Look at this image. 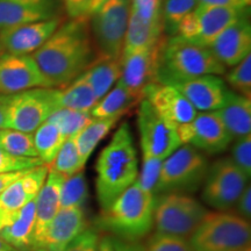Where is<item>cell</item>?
I'll return each instance as SVG.
<instances>
[{"label":"cell","instance_id":"49","mask_svg":"<svg viewBox=\"0 0 251 251\" xmlns=\"http://www.w3.org/2000/svg\"><path fill=\"white\" fill-rule=\"evenodd\" d=\"M99 251H115L111 236H103L100 238Z\"/></svg>","mask_w":251,"mask_h":251},{"label":"cell","instance_id":"11","mask_svg":"<svg viewBox=\"0 0 251 251\" xmlns=\"http://www.w3.org/2000/svg\"><path fill=\"white\" fill-rule=\"evenodd\" d=\"M247 13H249V9L199 4L184 19L176 35L187 42L208 48V46L229 25Z\"/></svg>","mask_w":251,"mask_h":251},{"label":"cell","instance_id":"28","mask_svg":"<svg viewBox=\"0 0 251 251\" xmlns=\"http://www.w3.org/2000/svg\"><path fill=\"white\" fill-rule=\"evenodd\" d=\"M136 103H140L135 97L119 79L117 85L113 86L91 109L90 114L94 119H105L113 117H124Z\"/></svg>","mask_w":251,"mask_h":251},{"label":"cell","instance_id":"50","mask_svg":"<svg viewBox=\"0 0 251 251\" xmlns=\"http://www.w3.org/2000/svg\"><path fill=\"white\" fill-rule=\"evenodd\" d=\"M6 128V106L4 96H0V129Z\"/></svg>","mask_w":251,"mask_h":251},{"label":"cell","instance_id":"30","mask_svg":"<svg viewBox=\"0 0 251 251\" xmlns=\"http://www.w3.org/2000/svg\"><path fill=\"white\" fill-rule=\"evenodd\" d=\"M121 117H113L105 119H91L85 127L75 136L78 153L81 164L85 166L97 146L107 136V134L117 126Z\"/></svg>","mask_w":251,"mask_h":251},{"label":"cell","instance_id":"29","mask_svg":"<svg viewBox=\"0 0 251 251\" xmlns=\"http://www.w3.org/2000/svg\"><path fill=\"white\" fill-rule=\"evenodd\" d=\"M81 76L85 78L96 97L100 100L121 76V57L118 59L97 58Z\"/></svg>","mask_w":251,"mask_h":251},{"label":"cell","instance_id":"13","mask_svg":"<svg viewBox=\"0 0 251 251\" xmlns=\"http://www.w3.org/2000/svg\"><path fill=\"white\" fill-rule=\"evenodd\" d=\"M166 37L148 48L121 55V76L119 79L139 101L144 99L147 87L157 83L159 59Z\"/></svg>","mask_w":251,"mask_h":251},{"label":"cell","instance_id":"26","mask_svg":"<svg viewBox=\"0 0 251 251\" xmlns=\"http://www.w3.org/2000/svg\"><path fill=\"white\" fill-rule=\"evenodd\" d=\"M56 108H70L91 112L99 101L85 78L80 76L64 87H52Z\"/></svg>","mask_w":251,"mask_h":251},{"label":"cell","instance_id":"31","mask_svg":"<svg viewBox=\"0 0 251 251\" xmlns=\"http://www.w3.org/2000/svg\"><path fill=\"white\" fill-rule=\"evenodd\" d=\"M34 146H35L37 157L47 166L51 164L56 155L64 143L65 137L61 130L51 122L47 120L33 133Z\"/></svg>","mask_w":251,"mask_h":251},{"label":"cell","instance_id":"48","mask_svg":"<svg viewBox=\"0 0 251 251\" xmlns=\"http://www.w3.org/2000/svg\"><path fill=\"white\" fill-rule=\"evenodd\" d=\"M29 170H31V169H28V170H21V171L2 172V174H0V193H1L4 190H6V188H7L12 183H14L15 180L19 179V178L23 177L24 175H26Z\"/></svg>","mask_w":251,"mask_h":251},{"label":"cell","instance_id":"9","mask_svg":"<svg viewBox=\"0 0 251 251\" xmlns=\"http://www.w3.org/2000/svg\"><path fill=\"white\" fill-rule=\"evenodd\" d=\"M6 128L34 133L56 109L52 87H37L4 96Z\"/></svg>","mask_w":251,"mask_h":251},{"label":"cell","instance_id":"34","mask_svg":"<svg viewBox=\"0 0 251 251\" xmlns=\"http://www.w3.org/2000/svg\"><path fill=\"white\" fill-rule=\"evenodd\" d=\"M87 197H89L87 181L84 171L80 170L77 174L65 178L59 196V208L84 207Z\"/></svg>","mask_w":251,"mask_h":251},{"label":"cell","instance_id":"5","mask_svg":"<svg viewBox=\"0 0 251 251\" xmlns=\"http://www.w3.org/2000/svg\"><path fill=\"white\" fill-rule=\"evenodd\" d=\"M188 237L192 251H240L251 246V226L235 213L208 212Z\"/></svg>","mask_w":251,"mask_h":251},{"label":"cell","instance_id":"41","mask_svg":"<svg viewBox=\"0 0 251 251\" xmlns=\"http://www.w3.org/2000/svg\"><path fill=\"white\" fill-rule=\"evenodd\" d=\"M230 159L248 178L251 176V134L235 140Z\"/></svg>","mask_w":251,"mask_h":251},{"label":"cell","instance_id":"24","mask_svg":"<svg viewBox=\"0 0 251 251\" xmlns=\"http://www.w3.org/2000/svg\"><path fill=\"white\" fill-rule=\"evenodd\" d=\"M214 113L233 140L251 134V100L249 98L229 90L224 106Z\"/></svg>","mask_w":251,"mask_h":251},{"label":"cell","instance_id":"25","mask_svg":"<svg viewBox=\"0 0 251 251\" xmlns=\"http://www.w3.org/2000/svg\"><path fill=\"white\" fill-rule=\"evenodd\" d=\"M35 208L36 198H34L19 212L11 225L0 229V236L18 251H31L33 248Z\"/></svg>","mask_w":251,"mask_h":251},{"label":"cell","instance_id":"39","mask_svg":"<svg viewBox=\"0 0 251 251\" xmlns=\"http://www.w3.org/2000/svg\"><path fill=\"white\" fill-rule=\"evenodd\" d=\"M142 169L139 171L136 183L144 191L153 194V188L156 186L157 179H158L159 171L163 161L155 158V157H142Z\"/></svg>","mask_w":251,"mask_h":251},{"label":"cell","instance_id":"6","mask_svg":"<svg viewBox=\"0 0 251 251\" xmlns=\"http://www.w3.org/2000/svg\"><path fill=\"white\" fill-rule=\"evenodd\" d=\"M208 168L202 151L190 144H181L163 161L153 196L193 192L203 183Z\"/></svg>","mask_w":251,"mask_h":251},{"label":"cell","instance_id":"12","mask_svg":"<svg viewBox=\"0 0 251 251\" xmlns=\"http://www.w3.org/2000/svg\"><path fill=\"white\" fill-rule=\"evenodd\" d=\"M137 127L142 157H155L164 161L181 146L177 127L157 114L146 99L140 101Z\"/></svg>","mask_w":251,"mask_h":251},{"label":"cell","instance_id":"14","mask_svg":"<svg viewBox=\"0 0 251 251\" xmlns=\"http://www.w3.org/2000/svg\"><path fill=\"white\" fill-rule=\"evenodd\" d=\"M177 133L181 144L211 155L225 151L233 141L214 112H198L192 121L178 126Z\"/></svg>","mask_w":251,"mask_h":251},{"label":"cell","instance_id":"27","mask_svg":"<svg viewBox=\"0 0 251 251\" xmlns=\"http://www.w3.org/2000/svg\"><path fill=\"white\" fill-rule=\"evenodd\" d=\"M164 36L166 35L163 31L162 23H146L130 12L121 55L151 47L159 42Z\"/></svg>","mask_w":251,"mask_h":251},{"label":"cell","instance_id":"7","mask_svg":"<svg viewBox=\"0 0 251 251\" xmlns=\"http://www.w3.org/2000/svg\"><path fill=\"white\" fill-rule=\"evenodd\" d=\"M130 15V0H107L89 17L97 58L121 57Z\"/></svg>","mask_w":251,"mask_h":251},{"label":"cell","instance_id":"40","mask_svg":"<svg viewBox=\"0 0 251 251\" xmlns=\"http://www.w3.org/2000/svg\"><path fill=\"white\" fill-rule=\"evenodd\" d=\"M45 165L39 157H18L9 155L0 147V174L21 171Z\"/></svg>","mask_w":251,"mask_h":251},{"label":"cell","instance_id":"42","mask_svg":"<svg viewBox=\"0 0 251 251\" xmlns=\"http://www.w3.org/2000/svg\"><path fill=\"white\" fill-rule=\"evenodd\" d=\"M163 0H130V12L146 23H162Z\"/></svg>","mask_w":251,"mask_h":251},{"label":"cell","instance_id":"43","mask_svg":"<svg viewBox=\"0 0 251 251\" xmlns=\"http://www.w3.org/2000/svg\"><path fill=\"white\" fill-rule=\"evenodd\" d=\"M99 234L93 228L86 227L69 243L64 251H99Z\"/></svg>","mask_w":251,"mask_h":251},{"label":"cell","instance_id":"36","mask_svg":"<svg viewBox=\"0 0 251 251\" xmlns=\"http://www.w3.org/2000/svg\"><path fill=\"white\" fill-rule=\"evenodd\" d=\"M49 169L64 175L65 177H70L83 170L84 165L81 164L75 137H69L64 141L55 159L49 165Z\"/></svg>","mask_w":251,"mask_h":251},{"label":"cell","instance_id":"37","mask_svg":"<svg viewBox=\"0 0 251 251\" xmlns=\"http://www.w3.org/2000/svg\"><path fill=\"white\" fill-rule=\"evenodd\" d=\"M226 81L228 85L241 96L249 98L251 97V54L243 61L235 65L226 75Z\"/></svg>","mask_w":251,"mask_h":251},{"label":"cell","instance_id":"2","mask_svg":"<svg viewBox=\"0 0 251 251\" xmlns=\"http://www.w3.org/2000/svg\"><path fill=\"white\" fill-rule=\"evenodd\" d=\"M97 199L102 212L131 186L139 176V161L134 136L128 122H122L96 164Z\"/></svg>","mask_w":251,"mask_h":251},{"label":"cell","instance_id":"22","mask_svg":"<svg viewBox=\"0 0 251 251\" xmlns=\"http://www.w3.org/2000/svg\"><path fill=\"white\" fill-rule=\"evenodd\" d=\"M86 227L83 207L59 208L47 228L37 251H64L69 243Z\"/></svg>","mask_w":251,"mask_h":251},{"label":"cell","instance_id":"46","mask_svg":"<svg viewBox=\"0 0 251 251\" xmlns=\"http://www.w3.org/2000/svg\"><path fill=\"white\" fill-rule=\"evenodd\" d=\"M199 4L236 9H249L251 0H198Z\"/></svg>","mask_w":251,"mask_h":251},{"label":"cell","instance_id":"4","mask_svg":"<svg viewBox=\"0 0 251 251\" xmlns=\"http://www.w3.org/2000/svg\"><path fill=\"white\" fill-rule=\"evenodd\" d=\"M224 74L226 67L215 58L209 48L187 42L177 35L166 37L159 59L157 83L174 85L205 75Z\"/></svg>","mask_w":251,"mask_h":251},{"label":"cell","instance_id":"45","mask_svg":"<svg viewBox=\"0 0 251 251\" xmlns=\"http://www.w3.org/2000/svg\"><path fill=\"white\" fill-rule=\"evenodd\" d=\"M235 207V214L250 222L251 218V186L247 185L243 192L238 197Z\"/></svg>","mask_w":251,"mask_h":251},{"label":"cell","instance_id":"1","mask_svg":"<svg viewBox=\"0 0 251 251\" xmlns=\"http://www.w3.org/2000/svg\"><path fill=\"white\" fill-rule=\"evenodd\" d=\"M50 87H64L97 59L89 18L68 19L30 55Z\"/></svg>","mask_w":251,"mask_h":251},{"label":"cell","instance_id":"35","mask_svg":"<svg viewBox=\"0 0 251 251\" xmlns=\"http://www.w3.org/2000/svg\"><path fill=\"white\" fill-rule=\"evenodd\" d=\"M0 147L9 155L18 157H37L34 146L33 133L9 129H0Z\"/></svg>","mask_w":251,"mask_h":251},{"label":"cell","instance_id":"44","mask_svg":"<svg viewBox=\"0 0 251 251\" xmlns=\"http://www.w3.org/2000/svg\"><path fill=\"white\" fill-rule=\"evenodd\" d=\"M68 19L89 18L91 0H59Z\"/></svg>","mask_w":251,"mask_h":251},{"label":"cell","instance_id":"17","mask_svg":"<svg viewBox=\"0 0 251 251\" xmlns=\"http://www.w3.org/2000/svg\"><path fill=\"white\" fill-rule=\"evenodd\" d=\"M49 166L31 169L0 193V229L11 225L19 212L36 198L48 175Z\"/></svg>","mask_w":251,"mask_h":251},{"label":"cell","instance_id":"52","mask_svg":"<svg viewBox=\"0 0 251 251\" xmlns=\"http://www.w3.org/2000/svg\"><path fill=\"white\" fill-rule=\"evenodd\" d=\"M0 251H18V250L14 249L11 244H8L4 238L0 236Z\"/></svg>","mask_w":251,"mask_h":251},{"label":"cell","instance_id":"19","mask_svg":"<svg viewBox=\"0 0 251 251\" xmlns=\"http://www.w3.org/2000/svg\"><path fill=\"white\" fill-rule=\"evenodd\" d=\"M59 0H0V31L62 15Z\"/></svg>","mask_w":251,"mask_h":251},{"label":"cell","instance_id":"33","mask_svg":"<svg viewBox=\"0 0 251 251\" xmlns=\"http://www.w3.org/2000/svg\"><path fill=\"white\" fill-rule=\"evenodd\" d=\"M90 112L76 111L70 108H56L48 121L54 124L61 130L65 140L75 137L91 121Z\"/></svg>","mask_w":251,"mask_h":251},{"label":"cell","instance_id":"18","mask_svg":"<svg viewBox=\"0 0 251 251\" xmlns=\"http://www.w3.org/2000/svg\"><path fill=\"white\" fill-rule=\"evenodd\" d=\"M208 48L226 68H233L251 54V24L249 13L229 25Z\"/></svg>","mask_w":251,"mask_h":251},{"label":"cell","instance_id":"20","mask_svg":"<svg viewBox=\"0 0 251 251\" xmlns=\"http://www.w3.org/2000/svg\"><path fill=\"white\" fill-rule=\"evenodd\" d=\"M144 99L148 100L157 114L176 127L192 121L198 113L183 94L171 85L151 84L144 91Z\"/></svg>","mask_w":251,"mask_h":251},{"label":"cell","instance_id":"8","mask_svg":"<svg viewBox=\"0 0 251 251\" xmlns=\"http://www.w3.org/2000/svg\"><path fill=\"white\" fill-rule=\"evenodd\" d=\"M208 209L185 193H165L156 198L153 226L157 233L187 238L196 230Z\"/></svg>","mask_w":251,"mask_h":251},{"label":"cell","instance_id":"23","mask_svg":"<svg viewBox=\"0 0 251 251\" xmlns=\"http://www.w3.org/2000/svg\"><path fill=\"white\" fill-rule=\"evenodd\" d=\"M65 176L49 169L48 175L36 196L35 228H34L33 248L31 251H37L47 228L59 211V196Z\"/></svg>","mask_w":251,"mask_h":251},{"label":"cell","instance_id":"15","mask_svg":"<svg viewBox=\"0 0 251 251\" xmlns=\"http://www.w3.org/2000/svg\"><path fill=\"white\" fill-rule=\"evenodd\" d=\"M50 87L30 55L0 56V96Z\"/></svg>","mask_w":251,"mask_h":251},{"label":"cell","instance_id":"21","mask_svg":"<svg viewBox=\"0 0 251 251\" xmlns=\"http://www.w3.org/2000/svg\"><path fill=\"white\" fill-rule=\"evenodd\" d=\"M197 112H214L224 106L229 89L226 81L216 75L193 78L174 84Z\"/></svg>","mask_w":251,"mask_h":251},{"label":"cell","instance_id":"3","mask_svg":"<svg viewBox=\"0 0 251 251\" xmlns=\"http://www.w3.org/2000/svg\"><path fill=\"white\" fill-rule=\"evenodd\" d=\"M156 197L136 183L129 186L102 212L99 226L113 236L124 241L140 242L151 233Z\"/></svg>","mask_w":251,"mask_h":251},{"label":"cell","instance_id":"32","mask_svg":"<svg viewBox=\"0 0 251 251\" xmlns=\"http://www.w3.org/2000/svg\"><path fill=\"white\" fill-rule=\"evenodd\" d=\"M198 5V0H163L161 19L165 35L175 36L179 25Z\"/></svg>","mask_w":251,"mask_h":251},{"label":"cell","instance_id":"16","mask_svg":"<svg viewBox=\"0 0 251 251\" xmlns=\"http://www.w3.org/2000/svg\"><path fill=\"white\" fill-rule=\"evenodd\" d=\"M63 17L37 21L0 31V56L31 55L54 34Z\"/></svg>","mask_w":251,"mask_h":251},{"label":"cell","instance_id":"38","mask_svg":"<svg viewBox=\"0 0 251 251\" xmlns=\"http://www.w3.org/2000/svg\"><path fill=\"white\" fill-rule=\"evenodd\" d=\"M144 249L146 251H192L187 238L157 231L150 235Z\"/></svg>","mask_w":251,"mask_h":251},{"label":"cell","instance_id":"53","mask_svg":"<svg viewBox=\"0 0 251 251\" xmlns=\"http://www.w3.org/2000/svg\"><path fill=\"white\" fill-rule=\"evenodd\" d=\"M240 251H251V247H248V248H246V249H242Z\"/></svg>","mask_w":251,"mask_h":251},{"label":"cell","instance_id":"47","mask_svg":"<svg viewBox=\"0 0 251 251\" xmlns=\"http://www.w3.org/2000/svg\"><path fill=\"white\" fill-rule=\"evenodd\" d=\"M112 242L115 251H146L144 246L140 242L124 241L117 237H112Z\"/></svg>","mask_w":251,"mask_h":251},{"label":"cell","instance_id":"10","mask_svg":"<svg viewBox=\"0 0 251 251\" xmlns=\"http://www.w3.org/2000/svg\"><path fill=\"white\" fill-rule=\"evenodd\" d=\"M249 178L230 157H224L208 168L203 180L201 198L203 202L218 212L233 208L247 186Z\"/></svg>","mask_w":251,"mask_h":251},{"label":"cell","instance_id":"51","mask_svg":"<svg viewBox=\"0 0 251 251\" xmlns=\"http://www.w3.org/2000/svg\"><path fill=\"white\" fill-rule=\"evenodd\" d=\"M106 1H107V0H91V4L89 7V15H87V17L92 15L96 11H98Z\"/></svg>","mask_w":251,"mask_h":251}]
</instances>
